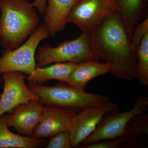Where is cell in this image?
<instances>
[{"mask_svg":"<svg viewBox=\"0 0 148 148\" xmlns=\"http://www.w3.org/2000/svg\"><path fill=\"white\" fill-rule=\"evenodd\" d=\"M92 49L110 66L111 75L130 81L138 77V60L131 38L116 10L108 14L90 33Z\"/></svg>","mask_w":148,"mask_h":148,"instance_id":"obj_1","label":"cell"},{"mask_svg":"<svg viewBox=\"0 0 148 148\" xmlns=\"http://www.w3.org/2000/svg\"><path fill=\"white\" fill-rule=\"evenodd\" d=\"M0 39L6 50L25 42L39 25L36 8L29 0H0Z\"/></svg>","mask_w":148,"mask_h":148,"instance_id":"obj_2","label":"cell"},{"mask_svg":"<svg viewBox=\"0 0 148 148\" xmlns=\"http://www.w3.org/2000/svg\"><path fill=\"white\" fill-rule=\"evenodd\" d=\"M27 86L44 106L54 107L77 114L88 106L100 105L108 102V96L86 92L60 82L53 86L28 82Z\"/></svg>","mask_w":148,"mask_h":148,"instance_id":"obj_3","label":"cell"},{"mask_svg":"<svg viewBox=\"0 0 148 148\" xmlns=\"http://www.w3.org/2000/svg\"><path fill=\"white\" fill-rule=\"evenodd\" d=\"M90 44V33L82 32L75 39L65 41L53 47L46 44L38 47L36 54V67H42L56 63L79 64L100 59Z\"/></svg>","mask_w":148,"mask_h":148,"instance_id":"obj_4","label":"cell"},{"mask_svg":"<svg viewBox=\"0 0 148 148\" xmlns=\"http://www.w3.org/2000/svg\"><path fill=\"white\" fill-rule=\"evenodd\" d=\"M50 37L44 23L40 24L29 38L13 50H5L0 57V75L22 72L31 75L36 67V54L40 43Z\"/></svg>","mask_w":148,"mask_h":148,"instance_id":"obj_5","label":"cell"},{"mask_svg":"<svg viewBox=\"0 0 148 148\" xmlns=\"http://www.w3.org/2000/svg\"><path fill=\"white\" fill-rule=\"evenodd\" d=\"M148 108V96L141 95L136 97L132 109L129 111L120 112L117 108L108 112L94 132L83 141L79 148L95 142L119 138L124 132L130 121L135 116L146 112Z\"/></svg>","mask_w":148,"mask_h":148,"instance_id":"obj_6","label":"cell"},{"mask_svg":"<svg viewBox=\"0 0 148 148\" xmlns=\"http://www.w3.org/2000/svg\"><path fill=\"white\" fill-rule=\"evenodd\" d=\"M116 0H79L70 12L68 23L89 33L108 14L116 10Z\"/></svg>","mask_w":148,"mask_h":148,"instance_id":"obj_7","label":"cell"},{"mask_svg":"<svg viewBox=\"0 0 148 148\" xmlns=\"http://www.w3.org/2000/svg\"><path fill=\"white\" fill-rule=\"evenodd\" d=\"M118 108L112 102L88 106L76 114L72 119L70 131L72 148H79L83 141L98 126L108 112Z\"/></svg>","mask_w":148,"mask_h":148,"instance_id":"obj_8","label":"cell"},{"mask_svg":"<svg viewBox=\"0 0 148 148\" xmlns=\"http://www.w3.org/2000/svg\"><path fill=\"white\" fill-rule=\"evenodd\" d=\"M148 114L142 113L135 116L127 124L119 138L112 140H104L81 146L80 148H146L148 140ZM79 147V148H80Z\"/></svg>","mask_w":148,"mask_h":148,"instance_id":"obj_9","label":"cell"},{"mask_svg":"<svg viewBox=\"0 0 148 148\" xmlns=\"http://www.w3.org/2000/svg\"><path fill=\"white\" fill-rule=\"evenodd\" d=\"M4 82L0 96V117L11 112L16 106L32 100H38L36 96L25 83L26 76L22 72L14 71L2 74Z\"/></svg>","mask_w":148,"mask_h":148,"instance_id":"obj_10","label":"cell"},{"mask_svg":"<svg viewBox=\"0 0 148 148\" xmlns=\"http://www.w3.org/2000/svg\"><path fill=\"white\" fill-rule=\"evenodd\" d=\"M44 106L38 100H32L18 105L11 114L2 117L9 127H13L17 134L32 137L42 115Z\"/></svg>","mask_w":148,"mask_h":148,"instance_id":"obj_11","label":"cell"},{"mask_svg":"<svg viewBox=\"0 0 148 148\" xmlns=\"http://www.w3.org/2000/svg\"><path fill=\"white\" fill-rule=\"evenodd\" d=\"M76 114L65 109L44 106L40 120L32 138L45 140L59 132L69 130L72 119Z\"/></svg>","mask_w":148,"mask_h":148,"instance_id":"obj_12","label":"cell"},{"mask_svg":"<svg viewBox=\"0 0 148 148\" xmlns=\"http://www.w3.org/2000/svg\"><path fill=\"white\" fill-rule=\"evenodd\" d=\"M79 1L48 0L43 20L50 37L64 30L70 12Z\"/></svg>","mask_w":148,"mask_h":148,"instance_id":"obj_13","label":"cell"},{"mask_svg":"<svg viewBox=\"0 0 148 148\" xmlns=\"http://www.w3.org/2000/svg\"><path fill=\"white\" fill-rule=\"evenodd\" d=\"M108 64L98 61H85L77 64L67 83L79 90H85L88 83L93 79L110 73Z\"/></svg>","mask_w":148,"mask_h":148,"instance_id":"obj_14","label":"cell"},{"mask_svg":"<svg viewBox=\"0 0 148 148\" xmlns=\"http://www.w3.org/2000/svg\"><path fill=\"white\" fill-rule=\"evenodd\" d=\"M77 65L71 62H63L54 63L40 68L36 67L34 72L26 77V79L28 82L40 84L52 80L68 83Z\"/></svg>","mask_w":148,"mask_h":148,"instance_id":"obj_15","label":"cell"},{"mask_svg":"<svg viewBox=\"0 0 148 148\" xmlns=\"http://www.w3.org/2000/svg\"><path fill=\"white\" fill-rule=\"evenodd\" d=\"M116 10L132 38L135 26L145 16V0H116Z\"/></svg>","mask_w":148,"mask_h":148,"instance_id":"obj_16","label":"cell"},{"mask_svg":"<svg viewBox=\"0 0 148 148\" xmlns=\"http://www.w3.org/2000/svg\"><path fill=\"white\" fill-rule=\"evenodd\" d=\"M46 144L45 140L35 139L11 132L2 116L0 117V148H37Z\"/></svg>","mask_w":148,"mask_h":148,"instance_id":"obj_17","label":"cell"},{"mask_svg":"<svg viewBox=\"0 0 148 148\" xmlns=\"http://www.w3.org/2000/svg\"><path fill=\"white\" fill-rule=\"evenodd\" d=\"M138 56V77L139 84L148 87V33L136 49Z\"/></svg>","mask_w":148,"mask_h":148,"instance_id":"obj_18","label":"cell"},{"mask_svg":"<svg viewBox=\"0 0 148 148\" xmlns=\"http://www.w3.org/2000/svg\"><path fill=\"white\" fill-rule=\"evenodd\" d=\"M47 148H72L69 130L59 132L50 138Z\"/></svg>","mask_w":148,"mask_h":148,"instance_id":"obj_19","label":"cell"},{"mask_svg":"<svg viewBox=\"0 0 148 148\" xmlns=\"http://www.w3.org/2000/svg\"><path fill=\"white\" fill-rule=\"evenodd\" d=\"M148 33V18L137 24L133 30L131 44L132 47L136 50L140 45L145 35Z\"/></svg>","mask_w":148,"mask_h":148,"instance_id":"obj_20","label":"cell"},{"mask_svg":"<svg viewBox=\"0 0 148 148\" xmlns=\"http://www.w3.org/2000/svg\"><path fill=\"white\" fill-rule=\"evenodd\" d=\"M47 1L48 0H34L32 3L39 12L43 15L45 12Z\"/></svg>","mask_w":148,"mask_h":148,"instance_id":"obj_21","label":"cell"},{"mask_svg":"<svg viewBox=\"0 0 148 148\" xmlns=\"http://www.w3.org/2000/svg\"><path fill=\"white\" fill-rule=\"evenodd\" d=\"M2 81V77H0V85L1 84Z\"/></svg>","mask_w":148,"mask_h":148,"instance_id":"obj_22","label":"cell"},{"mask_svg":"<svg viewBox=\"0 0 148 148\" xmlns=\"http://www.w3.org/2000/svg\"><path fill=\"white\" fill-rule=\"evenodd\" d=\"M0 96H1V94H0Z\"/></svg>","mask_w":148,"mask_h":148,"instance_id":"obj_23","label":"cell"}]
</instances>
